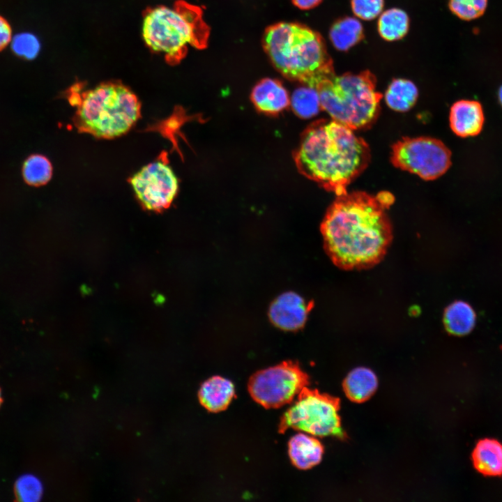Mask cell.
Segmentation results:
<instances>
[{
    "label": "cell",
    "mask_w": 502,
    "mask_h": 502,
    "mask_svg": "<svg viewBox=\"0 0 502 502\" xmlns=\"http://www.w3.org/2000/svg\"><path fill=\"white\" fill-rule=\"evenodd\" d=\"M394 201L388 191H353L337 196L320 230L331 261L344 270L371 268L384 257L393 239L386 210Z\"/></svg>",
    "instance_id": "1"
},
{
    "label": "cell",
    "mask_w": 502,
    "mask_h": 502,
    "mask_svg": "<svg viewBox=\"0 0 502 502\" xmlns=\"http://www.w3.org/2000/svg\"><path fill=\"white\" fill-rule=\"evenodd\" d=\"M294 158L301 174L339 196L368 167L371 152L353 130L333 119H320L302 133Z\"/></svg>",
    "instance_id": "2"
},
{
    "label": "cell",
    "mask_w": 502,
    "mask_h": 502,
    "mask_svg": "<svg viewBox=\"0 0 502 502\" xmlns=\"http://www.w3.org/2000/svg\"><path fill=\"white\" fill-rule=\"evenodd\" d=\"M263 47L274 67L290 80L316 89L335 75L324 39L303 24L279 22L268 26Z\"/></svg>",
    "instance_id": "3"
},
{
    "label": "cell",
    "mask_w": 502,
    "mask_h": 502,
    "mask_svg": "<svg viewBox=\"0 0 502 502\" xmlns=\"http://www.w3.org/2000/svg\"><path fill=\"white\" fill-rule=\"evenodd\" d=\"M68 100L77 108L73 121L77 130L97 138L124 135L141 116L137 96L117 81L103 82L82 92L77 86H72Z\"/></svg>",
    "instance_id": "4"
},
{
    "label": "cell",
    "mask_w": 502,
    "mask_h": 502,
    "mask_svg": "<svg viewBox=\"0 0 502 502\" xmlns=\"http://www.w3.org/2000/svg\"><path fill=\"white\" fill-rule=\"evenodd\" d=\"M210 29L203 20L201 9L184 1L172 8L158 6L145 10L142 37L153 52L162 54L170 65L178 64L188 52V45L204 49Z\"/></svg>",
    "instance_id": "5"
},
{
    "label": "cell",
    "mask_w": 502,
    "mask_h": 502,
    "mask_svg": "<svg viewBox=\"0 0 502 502\" xmlns=\"http://www.w3.org/2000/svg\"><path fill=\"white\" fill-rule=\"evenodd\" d=\"M376 84L369 70L323 79L316 87L321 109L353 130L368 128L380 112L382 94L376 91Z\"/></svg>",
    "instance_id": "6"
},
{
    "label": "cell",
    "mask_w": 502,
    "mask_h": 502,
    "mask_svg": "<svg viewBox=\"0 0 502 502\" xmlns=\"http://www.w3.org/2000/svg\"><path fill=\"white\" fill-rule=\"evenodd\" d=\"M339 409V398L305 386L298 394L296 402L281 416L278 432L283 434L291 428L317 436L344 439Z\"/></svg>",
    "instance_id": "7"
},
{
    "label": "cell",
    "mask_w": 502,
    "mask_h": 502,
    "mask_svg": "<svg viewBox=\"0 0 502 502\" xmlns=\"http://www.w3.org/2000/svg\"><path fill=\"white\" fill-rule=\"evenodd\" d=\"M391 150L390 161L395 167L426 181L440 177L451 165L450 149L433 137H404Z\"/></svg>",
    "instance_id": "8"
},
{
    "label": "cell",
    "mask_w": 502,
    "mask_h": 502,
    "mask_svg": "<svg viewBox=\"0 0 502 502\" xmlns=\"http://www.w3.org/2000/svg\"><path fill=\"white\" fill-rule=\"evenodd\" d=\"M309 383V376L298 363L288 360L253 374L248 389L256 402L266 409H274L291 402Z\"/></svg>",
    "instance_id": "9"
},
{
    "label": "cell",
    "mask_w": 502,
    "mask_h": 502,
    "mask_svg": "<svg viewBox=\"0 0 502 502\" xmlns=\"http://www.w3.org/2000/svg\"><path fill=\"white\" fill-rule=\"evenodd\" d=\"M129 183L142 206L153 211L167 208L178 190L177 177L162 160L143 167L130 178Z\"/></svg>",
    "instance_id": "10"
},
{
    "label": "cell",
    "mask_w": 502,
    "mask_h": 502,
    "mask_svg": "<svg viewBox=\"0 0 502 502\" xmlns=\"http://www.w3.org/2000/svg\"><path fill=\"white\" fill-rule=\"evenodd\" d=\"M312 307L300 295L288 291L279 296L271 305L268 316L271 322L284 330H296L305 325Z\"/></svg>",
    "instance_id": "11"
},
{
    "label": "cell",
    "mask_w": 502,
    "mask_h": 502,
    "mask_svg": "<svg viewBox=\"0 0 502 502\" xmlns=\"http://www.w3.org/2000/svg\"><path fill=\"white\" fill-rule=\"evenodd\" d=\"M449 121L451 130L457 136H476L481 132L484 124L482 105L476 100H458L450 107Z\"/></svg>",
    "instance_id": "12"
},
{
    "label": "cell",
    "mask_w": 502,
    "mask_h": 502,
    "mask_svg": "<svg viewBox=\"0 0 502 502\" xmlns=\"http://www.w3.org/2000/svg\"><path fill=\"white\" fill-rule=\"evenodd\" d=\"M251 100L257 109L270 115H275L287 109L290 98L282 83L274 79L260 80L253 88Z\"/></svg>",
    "instance_id": "13"
},
{
    "label": "cell",
    "mask_w": 502,
    "mask_h": 502,
    "mask_svg": "<svg viewBox=\"0 0 502 502\" xmlns=\"http://www.w3.org/2000/svg\"><path fill=\"white\" fill-rule=\"evenodd\" d=\"M234 384L228 379L214 376L204 381L198 393L201 404L211 412L225 410L234 395Z\"/></svg>",
    "instance_id": "14"
},
{
    "label": "cell",
    "mask_w": 502,
    "mask_h": 502,
    "mask_svg": "<svg viewBox=\"0 0 502 502\" xmlns=\"http://www.w3.org/2000/svg\"><path fill=\"white\" fill-rule=\"evenodd\" d=\"M324 447L312 436L299 433L289 441V455L292 464L300 469H309L318 464L322 458Z\"/></svg>",
    "instance_id": "15"
},
{
    "label": "cell",
    "mask_w": 502,
    "mask_h": 502,
    "mask_svg": "<svg viewBox=\"0 0 502 502\" xmlns=\"http://www.w3.org/2000/svg\"><path fill=\"white\" fill-rule=\"evenodd\" d=\"M472 459L476 469L485 476L502 474V444L497 440H480L473 451Z\"/></svg>",
    "instance_id": "16"
},
{
    "label": "cell",
    "mask_w": 502,
    "mask_h": 502,
    "mask_svg": "<svg viewBox=\"0 0 502 502\" xmlns=\"http://www.w3.org/2000/svg\"><path fill=\"white\" fill-rule=\"evenodd\" d=\"M378 380L375 374L366 367L351 370L343 381L347 397L357 403L367 400L376 391Z\"/></svg>",
    "instance_id": "17"
},
{
    "label": "cell",
    "mask_w": 502,
    "mask_h": 502,
    "mask_svg": "<svg viewBox=\"0 0 502 502\" xmlns=\"http://www.w3.org/2000/svg\"><path fill=\"white\" fill-rule=\"evenodd\" d=\"M476 315L472 307L462 301H455L444 312L443 323L447 331L455 335L469 334L474 328Z\"/></svg>",
    "instance_id": "18"
},
{
    "label": "cell",
    "mask_w": 502,
    "mask_h": 502,
    "mask_svg": "<svg viewBox=\"0 0 502 502\" xmlns=\"http://www.w3.org/2000/svg\"><path fill=\"white\" fill-rule=\"evenodd\" d=\"M329 37L333 46L340 51H347L363 38V27L355 17H345L332 25Z\"/></svg>",
    "instance_id": "19"
},
{
    "label": "cell",
    "mask_w": 502,
    "mask_h": 502,
    "mask_svg": "<svg viewBox=\"0 0 502 502\" xmlns=\"http://www.w3.org/2000/svg\"><path fill=\"white\" fill-rule=\"evenodd\" d=\"M418 96L416 86L406 79H394L385 93L387 105L394 111H409L416 103Z\"/></svg>",
    "instance_id": "20"
},
{
    "label": "cell",
    "mask_w": 502,
    "mask_h": 502,
    "mask_svg": "<svg viewBox=\"0 0 502 502\" xmlns=\"http://www.w3.org/2000/svg\"><path fill=\"white\" fill-rule=\"evenodd\" d=\"M378 31L382 38L388 41L402 38L408 32L409 18L408 15L399 8L384 11L378 20Z\"/></svg>",
    "instance_id": "21"
},
{
    "label": "cell",
    "mask_w": 502,
    "mask_h": 502,
    "mask_svg": "<svg viewBox=\"0 0 502 502\" xmlns=\"http://www.w3.org/2000/svg\"><path fill=\"white\" fill-rule=\"evenodd\" d=\"M290 104L296 115L303 119L311 118L321 109L317 89L308 86L296 89Z\"/></svg>",
    "instance_id": "22"
},
{
    "label": "cell",
    "mask_w": 502,
    "mask_h": 502,
    "mask_svg": "<svg viewBox=\"0 0 502 502\" xmlns=\"http://www.w3.org/2000/svg\"><path fill=\"white\" fill-rule=\"evenodd\" d=\"M52 174V164L44 155H32L27 158L23 164V178L29 185L33 186L45 185L50 180Z\"/></svg>",
    "instance_id": "23"
},
{
    "label": "cell",
    "mask_w": 502,
    "mask_h": 502,
    "mask_svg": "<svg viewBox=\"0 0 502 502\" xmlns=\"http://www.w3.org/2000/svg\"><path fill=\"white\" fill-rule=\"evenodd\" d=\"M448 5L457 17L469 21L482 15L487 8V0H449Z\"/></svg>",
    "instance_id": "24"
},
{
    "label": "cell",
    "mask_w": 502,
    "mask_h": 502,
    "mask_svg": "<svg viewBox=\"0 0 502 502\" xmlns=\"http://www.w3.org/2000/svg\"><path fill=\"white\" fill-rule=\"evenodd\" d=\"M12 49L17 56L26 59H33L40 51V43L31 33H20L13 38Z\"/></svg>",
    "instance_id": "25"
},
{
    "label": "cell",
    "mask_w": 502,
    "mask_h": 502,
    "mask_svg": "<svg viewBox=\"0 0 502 502\" xmlns=\"http://www.w3.org/2000/svg\"><path fill=\"white\" fill-rule=\"evenodd\" d=\"M17 497L24 501H36L39 500L43 493L40 481L33 476H22L16 483Z\"/></svg>",
    "instance_id": "26"
},
{
    "label": "cell",
    "mask_w": 502,
    "mask_h": 502,
    "mask_svg": "<svg viewBox=\"0 0 502 502\" xmlns=\"http://www.w3.org/2000/svg\"><path fill=\"white\" fill-rule=\"evenodd\" d=\"M351 8L356 16L371 20L379 16L383 8V0H351Z\"/></svg>",
    "instance_id": "27"
},
{
    "label": "cell",
    "mask_w": 502,
    "mask_h": 502,
    "mask_svg": "<svg viewBox=\"0 0 502 502\" xmlns=\"http://www.w3.org/2000/svg\"><path fill=\"white\" fill-rule=\"evenodd\" d=\"M12 29L8 22L0 15V51L11 41Z\"/></svg>",
    "instance_id": "28"
},
{
    "label": "cell",
    "mask_w": 502,
    "mask_h": 502,
    "mask_svg": "<svg viewBox=\"0 0 502 502\" xmlns=\"http://www.w3.org/2000/svg\"><path fill=\"white\" fill-rule=\"evenodd\" d=\"M293 3L301 10H309L317 6L322 0H291Z\"/></svg>",
    "instance_id": "29"
},
{
    "label": "cell",
    "mask_w": 502,
    "mask_h": 502,
    "mask_svg": "<svg viewBox=\"0 0 502 502\" xmlns=\"http://www.w3.org/2000/svg\"><path fill=\"white\" fill-rule=\"evenodd\" d=\"M498 98L499 102L501 103L502 106V86L500 87L499 92H498Z\"/></svg>",
    "instance_id": "30"
},
{
    "label": "cell",
    "mask_w": 502,
    "mask_h": 502,
    "mask_svg": "<svg viewBox=\"0 0 502 502\" xmlns=\"http://www.w3.org/2000/svg\"><path fill=\"white\" fill-rule=\"evenodd\" d=\"M1 392H0V404H1Z\"/></svg>",
    "instance_id": "31"
}]
</instances>
